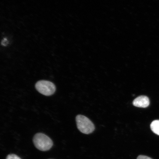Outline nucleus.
I'll return each mask as SVG.
<instances>
[{
	"mask_svg": "<svg viewBox=\"0 0 159 159\" xmlns=\"http://www.w3.org/2000/svg\"><path fill=\"white\" fill-rule=\"evenodd\" d=\"M33 143L38 149L42 151H48L53 146L52 141L45 134L38 133L33 138Z\"/></svg>",
	"mask_w": 159,
	"mask_h": 159,
	"instance_id": "obj_1",
	"label": "nucleus"
},
{
	"mask_svg": "<svg viewBox=\"0 0 159 159\" xmlns=\"http://www.w3.org/2000/svg\"><path fill=\"white\" fill-rule=\"evenodd\" d=\"M35 87L40 93L47 96L52 95L56 89L55 85L53 83L46 80L38 81L36 83Z\"/></svg>",
	"mask_w": 159,
	"mask_h": 159,
	"instance_id": "obj_3",
	"label": "nucleus"
},
{
	"mask_svg": "<svg viewBox=\"0 0 159 159\" xmlns=\"http://www.w3.org/2000/svg\"><path fill=\"white\" fill-rule=\"evenodd\" d=\"M76 122L77 128L83 134H89L94 130L95 126L93 122L83 115H77L76 117Z\"/></svg>",
	"mask_w": 159,
	"mask_h": 159,
	"instance_id": "obj_2",
	"label": "nucleus"
},
{
	"mask_svg": "<svg viewBox=\"0 0 159 159\" xmlns=\"http://www.w3.org/2000/svg\"><path fill=\"white\" fill-rule=\"evenodd\" d=\"M151 130L154 134L159 136V120H155L150 125Z\"/></svg>",
	"mask_w": 159,
	"mask_h": 159,
	"instance_id": "obj_5",
	"label": "nucleus"
},
{
	"mask_svg": "<svg viewBox=\"0 0 159 159\" xmlns=\"http://www.w3.org/2000/svg\"><path fill=\"white\" fill-rule=\"evenodd\" d=\"M8 42L7 40L6 39H3V40L2 41L1 44L2 45L4 46H7L8 44Z\"/></svg>",
	"mask_w": 159,
	"mask_h": 159,
	"instance_id": "obj_8",
	"label": "nucleus"
},
{
	"mask_svg": "<svg viewBox=\"0 0 159 159\" xmlns=\"http://www.w3.org/2000/svg\"><path fill=\"white\" fill-rule=\"evenodd\" d=\"M137 159H152L148 156H143V155H140L139 156Z\"/></svg>",
	"mask_w": 159,
	"mask_h": 159,
	"instance_id": "obj_7",
	"label": "nucleus"
},
{
	"mask_svg": "<svg viewBox=\"0 0 159 159\" xmlns=\"http://www.w3.org/2000/svg\"><path fill=\"white\" fill-rule=\"evenodd\" d=\"M133 104L135 107L145 108L150 105V101L148 97L142 95L134 99Z\"/></svg>",
	"mask_w": 159,
	"mask_h": 159,
	"instance_id": "obj_4",
	"label": "nucleus"
},
{
	"mask_svg": "<svg viewBox=\"0 0 159 159\" xmlns=\"http://www.w3.org/2000/svg\"><path fill=\"white\" fill-rule=\"evenodd\" d=\"M6 159H21L15 154H11L8 155Z\"/></svg>",
	"mask_w": 159,
	"mask_h": 159,
	"instance_id": "obj_6",
	"label": "nucleus"
}]
</instances>
